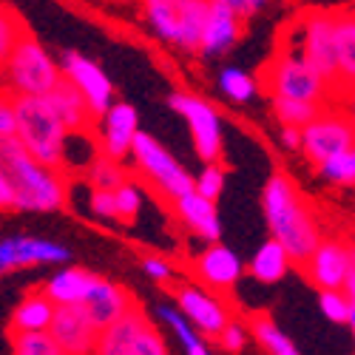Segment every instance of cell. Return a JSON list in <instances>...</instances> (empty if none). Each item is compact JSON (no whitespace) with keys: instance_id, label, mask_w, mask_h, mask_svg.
<instances>
[{"instance_id":"24","label":"cell","mask_w":355,"mask_h":355,"mask_svg":"<svg viewBox=\"0 0 355 355\" xmlns=\"http://www.w3.org/2000/svg\"><path fill=\"white\" fill-rule=\"evenodd\" d=\"M94 279H97L94 273H88L83 268H63L43 284V290L57 307L60 304H83L85 293L92 290Z\"/></svg>"},{"instance_id":"30","label":"cell","mask_w":355,"mask_h":355,"mask_svg":"<svg viewBox=\"0 0 355 355\" xmlns=\"http://www.w3.org/2000/svg\"><path fill=\"white\" fill-rule=\"evenodd\" d=\"M253 336H256V341L264 347L268 355H302L299 347H295V341H290L273 324V318H268V315H256Z\"/></svg>"},{"instance_id":"42","label":"cell","mask_w":355,"mask_h":355,"mask_svg":"<svg viewBox=\"0 0 355 355\" xmlns=\"http://www.w3.org/2000/svg\"><path fill=\"white\" fill-rule=\"evenodd\" d=\"M211 3H222V6L233 9L242 20H250L253 15H259L264 6H268L270 0H211Z\"/></svg>"},{"instance_id":"14","label":"cell","mask_w":355,"mask_h":355,"mask_svg":"<svg viewBox=\"0 0 355 355\" xmlns=\"http://www.w3.org/2000/svg\"><path fill=\"white\" fill-rule=\"evenodd\" d=\"M173 299H176V307L185 313V318L193 324L202 336L219 338L222 330L233 321L230 313L225 310V304L216 299L211 290H205V287H193V284L176 287Z\"/></svg>"},{"instance_id":"48","label":"cell","mask_w":355,"mask_h":355,"mask_svg":"<svg viewBox=\"0 0 355 355\" xmlns=\"http://www.w3.org/2000/svg\"><path fill=\"white\" fill-rule=\"evenodd\" d=\"M352 15H355V12H352Z\"/></svg>"},{"instance_id":"29","label":"cell","mask_w":355,"mask_h":355,"mask_svg":"<svg viewBox=\"0 0 355 355\" xmlns=\"http://www.w3.org/2000/svg\"><path fill=\"white\" fill-rule=\"evenodd\" d=\"M327 108L318 103H304V100H284V97H273V116L279 120V125H290V128H307L315 116Z\"/></svg>"},{"instance_id":"13","label":"cell","mask_w":355,"mask_h":355,"mask_svg":"<svg viewBox=\"0 0 355 355\" xmlns=\"http://www.w3.org/2000/svg\"><path fill=\"white\" fill-rule=\"evenodd\" d=\"M60 69H63V77H69L83 92L94 116H103L114 105V85L94 60H88L80 51H66L60 60Z\"/></svg>"},{"instance_id":"20","label":"cell","mask_w":355,"mask_h":355,"mask_svg":"<svg viewBox=\"0 0 355 355\" xmlns=\"http://www.w3.org/2000/svg\"><path fill=\"white\" fill-rule=\"evenodd\" d=\"M46 97H49L51 108L57 111V116H60V120L66 123V128H69L71 134L92 128L94 111H92V105H88V100L83 97V92H80V88H77L69 77H63Z\"/></svg>"},{"instance_id":"16","label":"cell","mask_w":355,"mask_h":355,"mask_svg":"<svg viewBox=\"0 0 355 355\" xmlns=\"http://www.w3.org/2000/svg\"><path fill=\"white\" fill-rule=\"evenodd\" d=\"M100 151L111 159H125L134 151V139L139 134V114L131 103H114L100 116Z\"/></svg>"},{"instance_id":"33","label":"cell","mask_w":355,"mask_h":355,"mask_svg":"<svg viewBox=\"0 0 355 355\" xmlns=\"http://www.w3.org/2000/svg\"><path fill=\"white\" fill-rule=\"evenodd\" d=\"M12 355H69L51 333H15Z\"/></svg>"},{"instance_id":"34","label":"cell","mask_w":355,"mask_h":355,"mask_svg":"<svg viewBox=\"0 0 355 355\" xmlns=\"http://www.w3.org/2000/svg\"><path fill=\"white\" fill-rule=\"evenodd\" d=\"M318 173L333 185H355V148L330 157L327 162H321Z\"/></svg>"},{"instance_id":"2","label":"cell","mask_w":355,"mask_h":355,"mask_svg":"<svg viewBox=\"0 0 355 355\" xmlns=\"http://www.w3.org/2000/svg\"><path fill=\"white\" fill-rule=\"evenodd\" d=\"M0 168H6L17 188L15 211L49 214L66 205V171L37 162L26 151L20 137H0Z\"/></svg>"},{"instance_id":"22","label":"cell","mask_w":355,"mask_h":355,"mask_svg":"<svg viewBox=\"0 0 355 355\" xmlns=\"http://www.w3.org/2000/svg\"><path fill=\"white\" fill-rule=\"evenodd\" d=\"M173 211L196 236H202L205 242H219L222 225H219V214H216V202L191 191V193H185V196H180L173 202Z\"/></svg>"},{"instance_id":"39","label":"cell","mask_w":355,"mask_h":355,"mask_svg":"<svg viewBox=\"0 0 355 355\" xmlns=\"http://www.w3.org/2000/svg\"><path fill=\"white\" fill-rule=\"evenodd\" d=\"M0 137H17L15 94H9L3 85H0Z\"/></svg>"},{"instance_id":"37","label":"cell","mask_w":355,"mask_h":355,"mask_svg":"<svg viewBox=\"0 0 355 355\" xmlns=\"http://www.w3.org/2000/svg\"><path fill=\"white\" fill-rule=\"evenodd\" d=\"M114 196H116V211H120V219L123 222H134L139 216V211H142V191H139V185L125 182V185H120L114 191Z\"/></svg>"},{"instance_id":"38","label":"cell","mask_w":355,"mask_h":355,"mask_svg":"<svg viewBox=\"0 0 355 355\" xmlns=\"http://www.w3.org/2000/svg\"><path fill=\"white\" fill-rule=\"evenodd\" d=\"M88 208H92V214H94V216H100V219H120V211H116V196H114V191L92 188V193H88Z\"/></svg>"},{"instance_id":"47","label":"cell","mask_w":355,"mask_h":355,"mask_svg":"<svg viewBox=\"0 0 355 355\" xmlns=\"http://www.w3.org/2000/svg\"><path fill=\"white\" fill-rule=\"evenodd\" d=\"M347 327H349V333H352V338H355V307H352V313H349V324H347Z\"/></svg>"},{"instance_id":"45","label":"cell","mask_w":355,"mask_h":355,"mask_svg":"<svg viewBox=\"0 0 355 355\" xmlns=\"http://www.w3.org/2000/svg\"><path fill=\"white\" fill-rule=\"evenodd\" d=\"M282 145L290 148V151H302V128L282 125Z\"/></svg>"},{"instance_id":"32","label":"cell","mask_w":355,"mask_h":355,"mask_svg":"<svg viewBox=\"0 0 355 355\" xmlns=\"http://www.w3.org/2000/svg\"><path fill=\"white\" fill-rule=\"evenodd\" d=\"M23 35H26V28H23L20 15H17L12 6L0 3V74H3L9 57H12L17 40H20Z\"/></svg>"},{"instance_id":"9","label":"cell","mask_w":355,"mask_h":355,"mask_svg":"<svg viewBox=\"0 0 355 355\" xmlns=\"http://www.w3.org/2000/svg\"><path fill=\"white\" fill-rule=\"evenodd\" d=\"M349 148H355V114L324 108L307 128H302V151L313 165L327 162Z\"/></svg>"},{"instance_id":"23","label":"cell","mask_w":355,"mask_h":355,"mask_svg":"<svg viewBox=\"0 0 355 355\" xmlns=\"http://www.w3.org/2000/svg\"><path fill=\"white\" fill-rule=\"evenodd\" d=\"M57 315V304L46 295V290H35L23 295V302L15 307L9 318V333H49Z\"/></svg>"},{"instance_id":"44","label":"cell","mask_w":355,"mask_h":355,"mask_svg":"<svg viewBox=\"0 0 355 355\" xmlns=\"http://www.w3.org/2000/svg\"><path fill=\"white\" fill-rule=\"evenodd\" d=\"M142 270L151 276L154 282H168V279L173 276L171 264H168L165 259H159V256H145V259H142Z\"/></svg>"},{"instance_id":"11","label":"cell","mask_w":355,"mask_h":355,"mask_svg":"<svg viewBox=\"0 0 355 355\" xmlns=\"http://www.w3.org/2000/svg\"><path fill=\"white\" fill-rule=\"evenodd\" d=\"M302 268L318 290H344L355 268V250L341 239H321Z\"/></svg>"},{"instance_id":"41","label":"cell","mask_w":355,"mask_h":355,"mask_svg":"<svg viewBox=\"0 0 355 355\" xmlns=\"http://www.w3.org/2000/svg\"><path fill=\"white\" fill-rule=\"evenodd\" d=\"M219 344H222L227 352H239V349L248 344V330H245V324H242V321H230L227 327L222 330V336H219Z\"/></svg>"},{"instance_id":"25","label":"cell","mask_w":355,"mask_h":355,"mask_svg":"<svg viewBox=\"0 0 355 355\" xmlns=\"http://www.w3.org/2000/svg\"><path fill=\"white\" fill-rule=\"evenodd\" d=\"M336 43H338V83L336 92H355V15L336 12Z\"/></svg>"},{"instance_id":"10","label":"cell","mask_w":355,"mask_h":355,"mask_svg":"<svg viewBox=\"0 0 355 355\" xmlns=\"http://www.w3.org/2000/svg\"><path fill=\"white\" fill-rule=\"evenodd\" d=\"M171 108L176 114L185 116V123L191 125V137H193V148L202 162H219L222 159V123L216 108L202 100L196 94L188 92H173L171 94Z\"/></svg>"},{"instance_id":"46","label":"cell","mask_w":355,"mask_h":355,"mask_svg":"<svg viewBox=\"0 0 355 355\" xmlns=\"http://www.w3.org/2000/svg\"><path fill=\"white\" fill-rule=\"evenodd\" d=\"M352 250H355V245H352ZM344 293L349 295V299H352V304H355V268H352V276H349V282H347Z\"/></svg>"},{"instance_id":"6","label":"cell","mask_w":355,"mask_h":355,"mask_svg":"<svg viewBox=\"0 0 355 355\" xmlns=\"http://www.w3.org/2000/svg\"><path fill=\"white\" fill-rule=\"evenodd\" d=\"M142 9L159 40L180 51L199 54L211 0H142Z\"/></svg>"},{"instance_id":"7","label":"cell","mask_w":355,"mask_h":355,"mask_svg":"<svg viewBox=\"0 0 355 355\" xmlns=\"http://www.w3.org/2000/svg\"><path fill=\"white\" fill-rule=\"evenodd\" d=\"M134 165L139 168V173L151 182L154 191H159L162 196H168L171 202H176L180 196L193 191L196 176L188 173V168L176 159L168 148L151 137L148 131H139L134 139V151H131Z\"/></svg>"},{"instance_id":"4","label":"cell","mask_w":355,"mask_h":355,"mask_svg":"<svg viewBox=\"0 0 355 355\" xmlns=\"http://www.w3.org/2000/svg\"><path fill=\"white\" fill-rule=\"evenodd\" d=\"M259 83L264 92H270V97L304 100L318 105H327L330 94L336 92L333 83L324 80L295 49H279L259 71Z\"/></svg>"},{"instance_id":"1","label":"cell","mask_w":355,"mask_h":355,"mask_svg":"<svg viewBox=\"0 0 355 355\" xmlns=\"http://www.w3.org/2000/svg\"><path fill=\"white\" fill-rule=\"evenodd\" d=\"M261 211L268 219L270 236L284 245L295 264H304L313 250L321 245V227L310 211V205L284 173H273L261 191Z\"/></svg>"},{"instance_id":"12","label":"cell","mask_w":355,"mask_h":355,"mask_svg":"<svg viewBox=\"0 0 355 355\" xmlns=\"http://www.w3.org/2000/svg\"><path fill=\"white\" fill-rule=\"evenodd\" d=\"M49 333L69 355H92L97 349L103 330L94 324L85 304H60Z\"/></svg>"},{"instance_id":"19","label":"cell","mask_w":355,"mask_h":355,"mask_svg":"<svg viewBox=\"0 0 355 355\" xmlns=\"http://www.w3.org/2000/svg\"><path fill=\"white\" fill-rule=\"evenodd\" d=\"M83 304H85V310L92 313V318H94V324L100 330H105V327H111L114 321H120L128 310H134L137 304H134V299L131 295L120 287V284H114V282H105V279H94V284H92V290L85 293V299H83Z\"/></svg>"},{"instance_id":"8","label":"cell","mask_w":355,"mask_h":355,"mask_svg":"<svg viewBox=\"0 0 355 355\" xmlns=\"http://www.w3.org/2000/svg\"><path fill=\"white\" fill-rule=\"evenodd\" d=\"M299 54L336 88V83H338L336 12L310 9L299 17Z\"/></svg>"},{"instance_id":"21","label":"cell","mask_w":355,"mask_h":355,"mask_svg":"<svg viewBox=\"0 0 355 355\" xmlns=\"http://www.w3.org/2000/svg\"><path fill=\"white\" fill-rule=\"evenodd\" d=\"M148 327H151V321L145 318V313L139 307L128 310L120 321H114L111 327H105L100 333V341H97L94 355H131L134 344L139 341V336Z\"/></svg>"},{"instance_id":"26","label":"cell","mask_w":355,"mask_h":355,"mask_svg":"<svg viewBox=\"0 0 355 355\" xmlns=\"http://www.w3.org/2000/svg\"><path fill=\"white\" fill-rule=\"evenodd\" d=\"M290 264H293V259L284 250V245L276 242L270 236V239L261 242L259 250L253 253V259H250V276L256 282H261V284H276V282H282L290 273Z\"/></svg>"},{"instance_id":"35","label":"cell","mask_w":355,"mask_h":355,"mask_svg":"<svg viewBox=\"0 0 355 355\" xmlns=\"http://www.w3.org/2000/svg\"><path fill=\"white\" fill-rule=\"evenodd\" d=\"M352 299L344 290H321L318 293V310L324 313V318L333 324H349V313H352Z\"/></svg>"},{"instance_id":"17","label":"cell","mask_w":355,"mask_h":355,"mask_svg":"<svg viewBox=\"0 0 355 355\" xmlns=\"http://www.w3.org/2000/svg\"><path fill=\"white\" fill-rule=\"evenodd\" d=\"M193 270H196V279L205 287H211V290H230L236 282L242 279L245 264H242L239 256H236V250H230L227 245L208 242V248L196 256Z\"/></svg>"},{"instance_id":"31","label":"cell","mask_w":355,"mask_h":355,"mask_svg":"<svg viewBox=\"0 0 355 355\" xmlns=\"http://www.w3.org/2000/svg\"><path fill=\"white\" fill-rule=\"evenodd\" d=\"M88 180H92V188H100V191H116L120 185L128 182V173L123 168L120 159H111L105 157L103 151L94 157V162L88 165Z\"/></svg>"},{"instance_id":"15","label":"cell","mask_w":355,"mask_h":355,"mask_svg":"<svg viewBox=\"0 0 355 355\" xmlns=\"http://www.w3.org/2000/svg\"><path fill=\"white\" fill-rule=\"evenodd\" d=\"M71 250L51 239H35V236H9L0 239V273L28 268V264H63Z\"/></svg>"},{"instance_id":"18","label":"cell","mask_w":355,"mask_h":355,"mask_svg":"<svg viewBox=\"0 0 355 355\" xmlns=\"http://www.w3.org/2000/svg\"><path fill=\"white\" fill-rule=\"evenodd\" d=\"M242 32H245V20L239 15L222 3H211L208 23H205L202 43H199V54H205V57L227 54L236 43H239Z\"/></svg>"},{"instance_id":"27","label":"cell","mask_w":355,"mask_h":355,"mask_svg":"<svg viewBox=\"0 0 355 355\" xmlns=\"http://www.w3.org/2000/svg\"><path fill=\"white\" fill-rule=\"evenodd\" d=\"M157 315L168 324L171 327V333L176 336V341L182 344V349H185V355H214L211 349H208V344H205L199 336V330L193 327V324L185 318V313L180 310V307H171V304H159L157 307Z\"/></svg>"},{"instance_id":"43","label":"cell","mask_w":355,"mask_h":355,"mask_svg":"<svg viewBox=\"0 0 355 355\" xmlns=\"http://www.w3.org/2000/svg\"><path fill=\"white\" fill-rule=\"evenodd\" d=\"M17 208V188L12 182V176L6 168H0V211Z\"/></svg>"},{"instance_id":"3","label":"cell","mask_w":355,"mask_h":355,"mask_svg":"<svg viewBox=\"0 0 355 355\" xmlns=\"http://www.w3.org/2000/svg\"><path fill=\"white\" fill-rule=\"evenodd\" d=\"M15 111H17V137L26 145V151L37 162L63 171L66 142L71 131L57 116L49 97H15Z\"/></svg>"},{"instance_id":"28","label":"cell","mask_w":355,"mask_h":355,"mask_svg":"<svg viewBox=\"0 0 355 355\" xmlns=\"http://www.w3.org/2000/svg\"><path fill=\"white\" fill-rule=\"evenodd\" d=\"M216 83H219V92L227 100H233V103H250L259 94V88H261L259 77H253V74H248L242 69H236V66L222 69Z\"/></svg>"},{"instance_id":"40","label":"cell","mask_w":355,"mask_h":355,"mask_svg":"<svg viewBox=\"0 0 355 355\" xmlns=\"http://www.w3.org/2000/svg\"><path fill=\"white\" fill-rule=\"evenodd\" d=\"M131 355H168V349H165V338L154 330V324L139 336V341L134 344Z\"/></svg>"},{"instance_id":"36","label":"cell","mask_w":355,"mask_h":355,"mask_svg":"<svg viewBox=\"0 0 355 355\" xmlns=\"http://www.w3.org/2000/svg\"><path fill=\"white\" fill-rule=\"evenodd\" d=\"M193 191L199 196H205V199L216 202L222 196V191H225V171H222V165L219 162H205V168L199 171L196 182H193Z\"/></svg>"},{"instance_id":"5","label":"cell","mask_w":355,"mask_h":355,"mask_svg":"<svg viewBox=\"0 0 355 355\" xmlns=\"http://www.w3.org/2000/svg\"><path fill=\"white\" fill-rule=\"evenodd\" d=\"M60 80H63L60 63L28 32L17 40L3 74H0V85L15 97H46Z\"/></svg>"}]
</instances>
